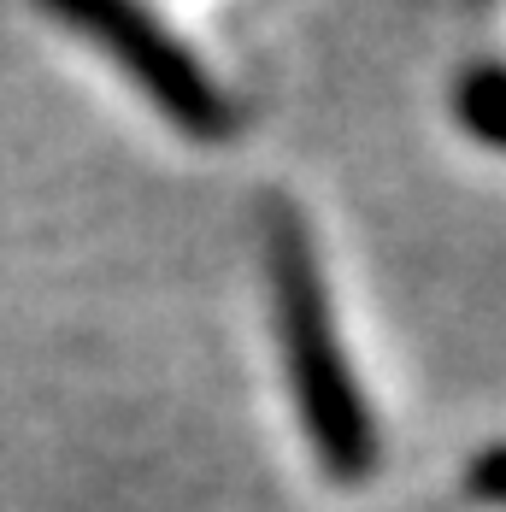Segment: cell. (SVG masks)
I'll return each instance as SVG.
<instances>
[{
  "instance_id": "1",
  "label": "cell",
  "mask_w": 506,
  "mask_h": 512,
  "mask_svg": "<svg viewBox=\"0 0 506 512\" xmlns=\"http://www.w3.org/2000/svg\"><path fill=\"white\" fill-rule=\"evenodd\" d=\"M265 271H271V312H277V348L283 371L295 389L312 454L324 460L330 477L359 483L377 465V418L359 395V377L342 342H336V318L324 295V271L312 254V236L295 212H271L265 224Z\"/></svg>"
},
{
  "instance_id": "2",
  "label": "cell",
  "mask_w": 506,
  "mask_h": 512,
  "mask_svg": "<svg viewBox=\"0 0 506 512\" xmlns=\"http://www.w3.org/2000/svg\"><path fill=\"white\" fill-rule=\"evenodd\" d=\"M48 12L65 18L71 30H83L101 53H112V65H118L183 136L218 142V136L236 130V106L218 89V77L153 18L142 0H48Z\"/></svg>"
},
{
  "instance_id": "3",
  "label": "cell",
  "mask_w": 506,
  "mask_h": 512,
  "mask_svg": "<svg viewBox=\"0 0 506 512\" xmlns=\"http://www.w3.org/2000/svg\"><path fill=\"white\" fill-rule=\"evenodd\" d=\"M454 118L465 124L471 142L506 154V65L483 59V65H471V71L459 77L454 83Z\"/></svg>"
},
{
  "instance_id": "4",
  "label": "cell",
  "mask_w": 506,
  "mask_h": 512,
  "mask_svg": "<svg viewBox=\"0 0 506 512\" xmlns=\"http://www.w3.org/2000/svg\"><path fill=\"white\" fill-rule=\"evenodd\" d=\"M465 483H471V495H477V501L506 507V442L483 448V454L471 460V471H465Z\"/></svg>"
}]
</instances>
